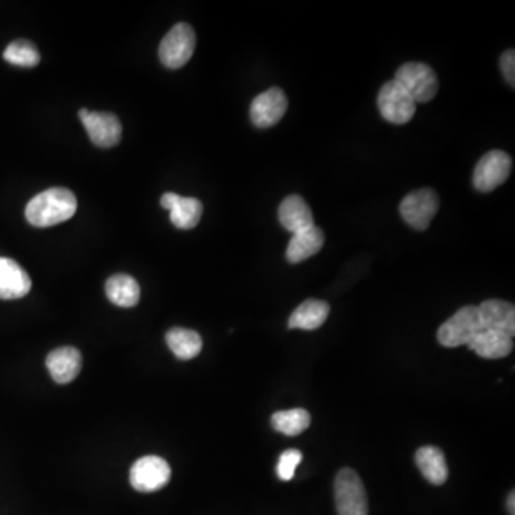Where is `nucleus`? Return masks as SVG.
<instances>
[{
    "instance_id": "1",
    "label": "nucleus",
    "mask_w": 515,
    "mask_h": 515,
    "mask_svg": "<svg viewBox=\"0 0 515 515\" xmlns=\"http://www.w3.org/2000/svg\"><path fill=\"white\" fill-rule=\"evenodd\" d=\"M78 201L66 188L46 189L31 199L25 209L27 223L37 228H47L66 223L76 213Z\"/></svg>"
},
{
    "instance_id": "2",
    "label": "nucleus",
    "mask_w": 515,
    "mask_h": 515,
    "mask_svg": "<svg viewBox=\"0 0 515 515\" xmlns=\"http://www.w3.org/2000/svg\"><path fill=\"white\" fill-rule=\"evenodd\" d=\"M484 331L479 307L467 305L442 323L437 332L438 342L442 347L457 348L469 345L480 332Z\"/></svg>"
},
{
    "instance_id": "3",
    "label": "nucleus",
    "mask_w": 515,
    "mask_h": 515,
    "mask_svg": "<svg viewBox=\"0 0 515 515\" xmlns=\"http://www.w3.org/2000/svg\"><path fill=\"white\" fill-rule=\"evenodd\" d=\"M395 81L411 94L415 104H427L435 98L440 88L434 69L421 62H408L395 72Z\"/></svg>"
},
{
    "instance_id": "4",
    "label": "nucleus",
    "mask_w": 515,
    "mask_h": 515,
    "mask_svg": "<svg viewBox=\"0 0 515 515\" xmlns=\"http://www.w3.org/2000/svg\"><path fill=\"white\" fill-rule=\"evenodd\" d=\"M195 46L196 36L193 26L188 24H178L162 39L159 57L166 68H183L193 57Z\"/></svg>"
},
{
    "instance_id": "5",
    "label": "nucleus",
    "mask_w": 515,
    "mask_h": 515,
    "mask_svg": "<svg viewBox=\"0 0 515 515\" xmlns=\"http://www.w3.org/2000/svg\"><path fill=\"white\" fill-rule=\"evenodd\" d=\"M335 504L338 515H368V497L360 475L343 469L335 479Z\"/></svg>"
},
{
    "instance_id": "6",
    "label": "nucleus",
    "mask_w": 515,
    "mask_h": 515,
    "mask_svg": "<svg viewBox=\"0 0 515 515\" xmlns=\"http://www.w3.org/2000/svg\"><path fill=\"white\" fill-rule=\"evenodd\" d=\"M378 108L385 121L404 125L414 118L417 104L397 81H390L378 94Z\"/></svg>"
},
{
    "instance_id": "7",
    "label": "nucleus",
    "mask_w": 515,
    "mask_h": 515,
    "mask_svg": "<svg viewBox=\"0 0 515 515\" xmlns=\"http://www.w3.org/2000/svg\"><path fill=\"white\" fill-rule=\"evenodd\" d=\"M440 208V198L437 193L430 188L417 189L408 193L400 205V213L408 225L425 231L431 225L432 219L437 215Z\"/></svg>"
},
{
    "instance_id": "8",
    "label": "nucleus",
    "mask_w": 515,
    "mask_h": 515,
    "mask_svg": "<svg viewBox=\"0 0 515 515\" xmlns=\"http://www.w3.org/2000/svg\"><path fill=\"white\" fill-rule=\"evenodd\" d=\"M171 480V467L158 455H145L132 465L129 481L139 492H155Z\"/></svg>"
},
{
    "instance_id": "9",
    "label": "nucleus",
    "mask_w": 515,
    "mask_h": 515,
    "mask_svg": "<svg viewBox=\"0 0 515 515\" xmlns=\"http://www.w3.org/2000/svg\"><path fill=\"white\" fill-rule=\"evenodd\" d=\"M511 166V158L505 152L491 151L485 154L475 166L472 179L475 189H479L480 193H492L509 179Z\"/></svg>"
},
{
    "instance_id": "10",
    "label": "nucleus",
    "mask_w": 515,
    "mask_h": 515,
    "mask_svg": "<svg viewBox=\"0 0 515 515\" xmlns=\"http://www.w3.org/2000/svg\"><path fill=\"white\" fill-rule=\"evenodd\" d=\"M79 118L88 131L89 138L99 148H112L121 142V122L114 114L91 112L84 108L79 111Z\"/></svg>"
},
{
    "instance_id": "11",
    "label": "nucleus",
    "mask_w": 515,
    "mask_h": 515,
    "mask_svg": "<svg viewBox=\"0 0 515 515\" xmlns=\"http://www.w3.org/2000/svg\"><path fill=\"white\" fill-rule=\"evenodd\" d=\"M286 109L288 99L282 89L271 88L253 99L251 104V121L256 128H271L283 118Z\"/></svg>"
},
{
    "instance_id": "12",
    "label": "nucleus",
    "mask_w": 515,
    "mask_h": 515,
    "mask_svg": "<svg viewBox=\"0 0 515 515\" xmlns=\"http://www.w3.org/2000/svg\"><path fill=\"white\" fill-rule=\"evenodd\" d=\"M161 205L168 209L171 223L179 229L195 228L203 213V206L199 199L185 198L173 193L162 196Z\"/></svg>"
},
{
    "instance_id": "13",
    "label": "nucleus",
    "mask_w": 515,
    "mask_h": 515,
    "mask_svg": "<svg viewBox=\"0 0 515 515\" xmlns=\"http://www.w3.org/2000/svg\"><path fill=\"white\" fill-rule=\"evenodd\" d=\"M32 288L31 276L16 261L0 258V300L26 297Z\"/></svg>"
},
{
    "instance_id": "14",
    "label": "nucleus",
    "mask_w": 515,
    "mask_h": 515,
    "mask_svg": "<svg viewBox=\"0 0 515 515\" xmlns=\"http://www.w3.org/2000/svg\"><path fill=\"white\" fill-rule=\"evenodd\" d=\"M46 367L56 384H69L81 372V352L74 347L57 348L47 355Z\"/></svg>"
},
{
    "instance_id": "15",
    "label": "nucleus",
    "mask_w": 515,
    "mask_h": 515,
    "mask_svg": "<svg viewBox=\"0 0 515 515\" xmlns=\"http://www.w3.org/2000/svg\"><path fill=\"white\" fill-rule=\"evenodd\" d=\"M484 330L497 331L509 337L515 333V308L512 303L501 300L484 301L479 307Z\"/></svg>"
},
{
    "instance_id": "16",
    "label": "nucleus",
    "mask_w": 515,
    "mask_h": 515,
    "mask_svg": "<svg viewBox=\"0 0 515 515\" xmlns=\"http://www.w3.org/2000/svg\"><path fill=\"white\" fill-rule=\"evenodd\" d=\"M323 243H325V235H323L322 229L315 225L292 233V238L286 248V260L291 263L303 262L311 256L320 253Z\"/></svg>"
},
{
    "instance_id": "17",
    "label": "nucleus",
    "mask_w": 515,
    "mask_h": 515,
    "mask_svg": "<svg viewBox=\"0 0 515 515\" xmlns=\"http://www.w3.org/2000/svg\"><path fill=\"white\" fill-rule=\"evenodd\" d=\"M278 218L281 225L291 233H297L313 226L312 211L305 203V199L300 195H290L283 199L278 211Z\"/></svg>"
},
{
    "instance_id": "18",
    "label": "nucleus",
    "mask_w": 515,
    "mask_h": 515,
    "mask_svg": "<svg viewBox=\"0 0 515 515\" xmlns=\"http://www.w3.org/2000/svg\"><path fill=\"white\" fill-rule=\"evenodd\" d=\"M475 354L489 360L509 357L514 348L512 338L497 331L484 330L467 345Z\"/></svg>"
},
{
    "instance_id": "19",
    "label": "nucleus",
    "mask_w": 515,
    "mask_h": 515,
    "mask_svg": "<svg viewBox=\"0 0 515 515\" xmlns=\"http://www.w3.org/2000/svg\"><path fill=\"white\" fill-rule=\"evenodd\" d=\"M328 315H330V305L325 301H303L291 315L288 328L290 330H318L328 320Z\"/></svg>"
},
{
    "instance_id": "20",
    "label": "nucleus",
    "mask_w": 515,
    "mask_h": 515,
    "mask_svg": "<svg viewBox=\"0 0 515 515\" xmlns=\"http://www.w3.org/2000/svg\"><path fill=\"white\" fill-rule=\"evenodd\" d=\"M106 297L116 307L132 308L141 300V286L135 278L126 273H116L106 281Z\"/></svg>"
},
{
    "instance_id": "21",
    "label": "nucleus",
    "mask_w": 515,
    "mask_h": 515,
    "mask_svg": "<svg viewBox=\"0 0 515 515\" xmlns=\"http://www.w3.org/2000/svg\"><path fill=\"white\" fill-rule=\"evenodd\" d=\"M418 469L428 482L432 485H442L448 480V467L444 452L440 448L427 445L418 450L415 454Z\"/></svg>"
},
{
    "instance_id": "22",
    "label": "nucleus",
    "mask_w": 515,
    "mask_h": 515,
    "mask_svg": "<svg viewBox=\"0 0 515 515\" xmlns=\"http://www.w3.org/2000/svg\"><path fill=\"white\" fill-rule=\"evenodd\" d=\"M166 343L178 360H193L203 351V338L196 331L188 328L175 327L169 330Z\"/></svg>"
},
{
    "instance_id": "23",
    "label": "nucleus",
    "mask_w": 515,
    "mask_h": 515,
    "mask_svg": "<svg viewBox=\"0 0 515 515\" xmlns=\"http://www.w3.org/2000/svg\"><path fill=\"white\" fill-rule=\"evenodd\" d=\"M273 430L282 434L295 437L302 434L311 425V415L303 408H293L288 411H278L271 418Z\"/></svg>"
},
{
    "instance_id": "24",
    "label": "nucleus",
    "mask_w": 515,
    "mask_h": 515,
    "mask_svg": "<svg viewBox=\"0 0 515 515\" xmlns=\"http://www.w3.org/2000/svg\"><path fill=\"white\" fill-rule=\"evenodd\" d=\"M5 61L22 68H34L41 62V54L32 42L19 39L12 42L4 52Z\"/></svg>"
},
{
    "instance_id": "25",
    "label": "nucleus",
    "mask_w": 515,
    "mask_h": 515,
    "mask_svg": "<svg viewBox=\"0 0 515 515\" xmlns=\"http://www.w3.org/2000/svg\"><path fill=\"white\" fill-rule=\"evenodd\" d=\"M302 461V452L298 450H286L281 454L276 472L282 481H291L295 475V470Z\"/></svg>"
},
{
    "instance_id": "26",
    "label": "nucleus",
    "mask_w": 515,
    "mask_h": 515,
    "mask_svg": "<svg viewBox=\"0 0 515 515\" xmlns=\"http://www.w3.org/2000/svg\"><path fill=\"white\" fill-rule=\"evenodd\" d=\"M500 66H501L502 74H504L505 79L511 84L514 88L515 84V54L514 49H510V51L504 52L501 59H500Z\"/></svg>"
},
{
    "instance_id": "27",
    "label": "nucleus",
    "mask_w": 515,
    "mask_h": 515,
    "mask_svg": "<svg viewBox=\"0 0 515 515\" xmlns=\"http://www.w3.org/2000/svg\"><path fill=\"white\" fill-rule=\"evenodd\" d=\"M507 505H509L510 514L515 515V492L514 491H512L511 494H510L509 501H507Z\"/></svg>"
}]
</instances>
